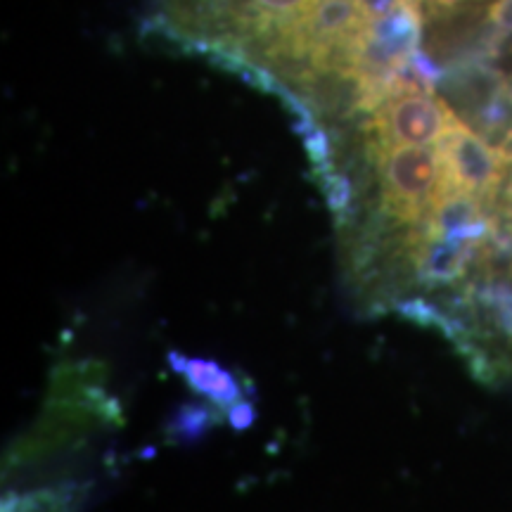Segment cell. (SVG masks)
Masks as SVG:
<instances>
[{
    "label": "cell",
    "mask_w": 512,
    "mask_h": 512,
    "mask_svg": "<svg viewBox=\"0 0 512 512\" xmlns=\"http://www.w3.org/2000/svg\"><path fill=\"white\" fill-rule=\"evenodd\" d=\"M150 24L280 95L304 133L342 126L370 81L420 53L392 0H152Z\"/></svg>",
    "instance_id": "1"
},
{
    "label": "cell",
    "mask_w": 512,
    "mask_h": 512,
    "mask_svg": "<svg viewBox=\"0 0 512 512\" xmlns=\"http://www.w3.org/2000/svg\"><path fill=\"white\" fill-rule=\"evenodd\" d=\"M171 370L181 375L185 384L211 406L230 411L235 403L245 401L249 389L240 382L238 373L223 368L221 363L202 356H185L181 351H169L166 356Z\"/></svg>",
    "instance_id": "2"
},
{
    "label": "cell",
    "mask_w": 512,
    "mask_h": 512,
    "mask_svg": "<svg viewBox=\"0 0 512 512\" xmlns=\"http://www.w3.org/2000/svg\"><path fill=\"white\" fill-rule=\"evenodd\" d=\"M475 3L479 0H392L394 10L411 24L418 41L430 24L453 17L456 12H463Z\"/></svg>",
    "instance_id": "3"
},
{
    "label": "cell",
    "mask_w": 512,
    "mask_h": 512,
    "mask_svg": "<svg viewBox=\"0 0 512 512\" xmlns=\"http://www.w3.org/2000/svg\"><path fill=\"white\" fill-rule=\"evenodd\" d=\"M221 408L211 406V403H188V406L176 408L169 422H166V432L176 441H197L207 434L211 427L219 425L223 415Z\"/></svg>",
    "instance_id": "4"
},
{
    "label": "cell",
    "mask_w": 512,
    "mask_h": 512,
    "mask_svg": "<svg viewBox=\"0 0 512 512\" xmlns=\"http://www.w3.org/2000/svg\"><path fill=\"white\" fill-rule=\"evenodd\" d=\"M254 418H256V411L247 399L235 403V406L228 411V422L235 427V430H247V427L254 422Z\"/></svg>",
    "instance_id": "5"
},
{
    "label": "cell",
    "mask_w": 512,
    "mask_h": 512,
    "mask_svg": "<svg viewBox=\"0 0 512 512\" xmlns=\"http://www.w3.org/2000/svg\"><path fill=\"white\" fill-rule=\"evenodd\" d=\"M505 178H508V176H505ZM505 197H508V204L512 209V176L508 178V185H505Z\"/></svg>",
    "instance_id": "6"
}]
</instances>
